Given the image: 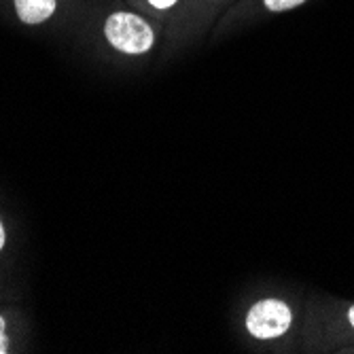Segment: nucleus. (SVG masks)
Returning <instances> with one entry per match:
<instances>
[{
  "mask_svg": "<svg viewBox=\"0 0 354 354\" xmlns=\"http://www.w3.org/2000/svg\"><path fill=\"white\" fill-rule=\"evenodd\" d=\"M15 9L21 21L41 24L55 11V0H15Z\"/></svg>",
  "mask_w": 354,
  "mask_h": 354,
  "instance_id": "7ed1b4c3",
  "label": "nucleus"
},
{
  "mask_svg": "<svg viewBox=\"0 0 354 354\" xmlns=\"http://www.w3.org/2000/svg\"><path fill=\"white\" fill-rule=\"evenodd\" d=\"M348 316H350V323H352V327H354V308H350V314H348Z\"/></svg>",
  "mask_w": 354,
  "mask_h": 354,
  "instance_id": "6e6552de",
  "label": "nucleus"
},
{
  "mask_svg": "<svg viewBox=\"0 0 354 354\" xmlns=\"http://www.w3.org/2000/svg\"><path fill=\"white\" fill-rule=\"evenodd\" d=\"M7 348H9V337L5 333V318L0 316V354H5Z\"/></svg>",
  "mask_w": 354,
  "mask_h": 354,
  "instance_id": "39448f33",
  "label": "nucleus"
},
{
  "mask_svg": "<svg viewBox=\"0 0 354 354\" xmlns=\"http://www.w3.org/2000/svg\"><path fill=\"white\" fill-rule=\"evenodd\" d=\"M291 310L278 299H266L254 304L246 316V329L259 339H272L291 327Z\"/></svg>",
  "mask_w": 354,
  "mask_h": 354,
  "instance_id": "f03ea898",
  "label": "nucleus"
},
{
  "mask_svg": "<svg viewBox=\"0 0 354 354\" xmlns=\"http://www.w3.org/2000/svg\"><path fill=\"white\" fill-rule=\"evenodd\" d=\"M149 3L153 7H157V9H170L176 3V0H149Z\"/></svg>",
  "mask_w": 354,
  "mask_h": 354,
  "instance_id": "423d86ee",
  "label": "nucleus"
},
{
  "mask_svg": "<svg viewBox=\"0 0 354 354\" xmlns=\"http://www.w3.org/2000/svg\"><path fill=\"white\" fill-rule=\"evenodd\" d=\"M5 244V230H3V223H0V248Z\"/></svg>",
  "mask_w": 354,
  "mask_h": 354,
  "instance_id": "0eeeda50",
  "label": "nucleus"
},
{
  "mask_svg": "<svg viewBox=\"0 0 354 354\" xmlns=\"http://www.w3.org/2000/svg\"><path fill=\"white\" fill-rule=\"evenodd\" d=\"M306 3V0H266V7L270 11H286V9H293L297 5Z\"/></svg>",
  "mask_w": 354,
  "mask_h": 354,
  "instance_id": "20e7f679",
  "label": "nucleus"
},
{
  "mask_svg": "<svg viewBox=\"0 0 354 354\" xmlns=\"http://www.w3.org/2000/svg\"><path fill=\"white\" fill-rule=\"evenodd\" d=\"M106 39L113 47L125 53H145L153 45V30L147 21L132 13H115L104 26Z\"/></svg>",
  "mask_w": 354,
  "mask_h": 354,
  "instance_id": "f257e3e1",
  "label": "nucleus"
}]
</instances>
